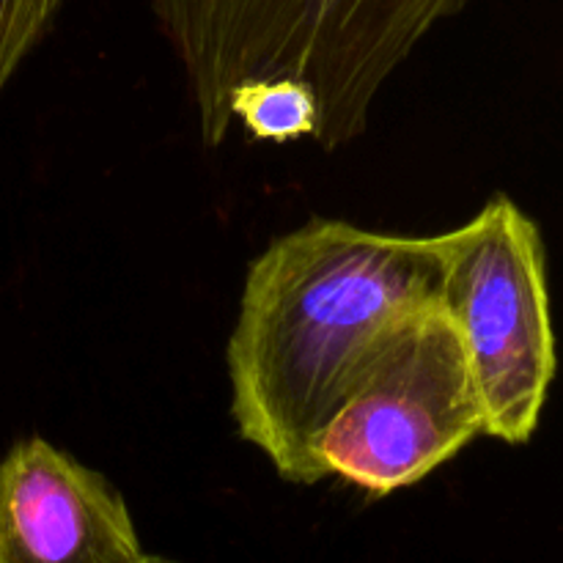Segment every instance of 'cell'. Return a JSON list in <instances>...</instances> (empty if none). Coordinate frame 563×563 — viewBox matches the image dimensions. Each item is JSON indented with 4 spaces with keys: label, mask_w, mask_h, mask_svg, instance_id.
<instances>
[{
    "label": "cell",
    "mask_w": 563,
    "mask_h": 563,
    "mask_svg": "<svg viewBox=\"0 0 563 563\" xmlns=\"http://www.w3.org/2000/svg\"><path fill=\"white\" fill-rule=\"evenodd\" d=\"M484 434L467 355L443 302L396 330L313 438L322 478L372 498L421 484Z\"/></svg>",
    "instance_id": "obj_4"
},
{
    "label": "cell",
    "mask_w": 563,
    "mask_h": 563,
    "mask_svg": "<svg viewBox=\"0 0 563 563\" xmlns=\"http://www.w3.org/2000/svg\"><path fill=\"white\" fill-rule=\"evenodd\" d=\"M443 273V234L324 218L253 258L225 346L231 418L284 482H322L313 438L390 335L438 306Z\"/></svg>",
    "instance_id": "obj_1"
},
{
    "label": "cell",
    "mask_w": 563,
    "mask_h": 563,
    "mask_svg": "<svg viewBox=\"0 0 563 563\" xmlns=\"http://www.w3.org/2000/svg\"><path fill=\"white\" fill-rule=\"evenodd\" d=\"M471 0H152L174 47L203 146L231 132L229 93L295 77L319 102L313 141L339 148L368 126L383 82L423 36Z\"/></svg>",
    "instance_id": "obj_2"
},
{
    "label": "cell",
    "mask_w": 563,
    "mask_h": 563,
    "mask_svg": "<svg viewBox=\"0 0 563 563\" xmlns=\"http://www.w3.org/2000/svg\"><path fill=\"white\" fill-rule=\"evenodd\" d=\"M443 242L440 302L467 355L484 434L528 443L559 366L539 225L498 192Z\"/></svg>",
    "instance_id": "obj_3"
},
{
    "label": "cell",
    "mask_w": 563,
    "mask_h": 563,
    "mask_svg": "<svg viewBox=\"0 0 563 563\" xmlns=\"http://www.w3.org/2000/svg\"><path fill=\"white\" fill-rule=\"evenodd\" d=\"M141 563H179V561H170V559H163V555H148L146 553V559H143Z\"/></svg>",
    "instance_id": "obj_8"
},
{
    "label": "cell",
    "mask_w": 563,
    "mask_h": 563,
    "mask_svg": "<svg viewBox=\"0 0 563 563\" xmlns=\"http://www.w3.org/2000/svg\"><path fill=\"white\" fill-rule=\"evenodd\" d=\"M64 0H0V91L53 25Z\"/></svg>",
    "instance_id": "obj_7"
},
{
    "label": "cell",
    "mask_w": 563,
    "mask_h": 563,
    "mask_svg": "<svg viewBox=\"0 0 563 563\" xmlns=\"http://www.w3.org/2000/svg\"><path fill=\"white\" fill-rule=\"evenodd\" d=\"M231 124L240 121L253 141L295 143L319 130V102L295 77L247 80L229 93Z\"/></svg>",
    "instance_id": "obj_6"
},
{
    "label": "cell",
    "mask_w": 563,
    "mask_h": 563,
    "mask_svg": "<svg viewBox=\"0 0 563 563\" xmlns=\"http://www.w3.org/2000/svg\"><path fill=\"white\" fill-rule=\"evenodd\" d=\"M119 489L47 440L16 443L0 462V563H141Z\"/></svg>",
    "instance_id": "obj_5"
}]
</instances>
